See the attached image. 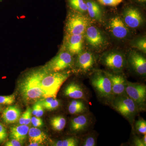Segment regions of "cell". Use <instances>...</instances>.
I'll return each instance as SVG.
<instances>
[{
  "label": "cell",
  "instance_id": "cell-1",
  "mask_svg": "<svg viewBox=\"0 0 146 146\" xmlns=\"http://www.w3.org/2000/svg\"><path fill=\"white\" fill-rule=\"evenodd\" d=\"M47 72L42 67L28 72L20 80L18 89L24 101L32 103L44 98L41 81Z\"/></svg>",
  "mask_w": 146,
  "mask_h": 146
},
{
  "label": "cell",
  "instance_id": "cell-2",
  "mask_svg": "<svg viewBox=\"0 0 146 146\" xmlns=\"http://www.w3.org/2000/svg\"><path fill=\"white\" fill-rule=\"evenodd\" d=\"M89 83L98 100L102 104L110 106L114 96L110 80L104 71H94L89 76Z\"/></svg>",
  "mask_w": 146,
  "mask_h": 146
},
{
  "label": "cell",
  "instance_id": "cell-3",
  "mask_svg": "<svg viewBox=\"0 0 146 146\" xmlns=\"http://www.w3.org/2000/svg\"><path fill=\"white\" fill-rule=\"evenodd\" d=\"M70 70L61 72H47L42 78L41 86L44 98H56L60 87L72 75Z\"/></svg>",
  "mask_w": 146,
  "mask_h": 146
},
{
  "label": "cell",
  "instance_id": "cell-4",
  "mask_svg": "<svg viewBox=\"0 0 146 146\" xmlns=\"http://www.w3.org/2000/svg\"><path fill=\"white\" fill-rule=\"evenodd\" d=\"M110 106L127 120L133 127L135 119L141 112L135 103L126 94L114 97Z\"/></svg>",
  "mask_w": 146,
  "mask_h": 146
},
{
  "label": "cell",
  "instance_id": "cell-5",
  "mask_svg": "<svg viewBox=\"0 0 146 146\" xmlns=\"http://www.w3.org/2000/svg\"><path fill=\"white\" fill-rule=\"evenodd\" d=\"M96 60L94 55L89 51L81 52L77 55L72 67L73 72L80 77H89L94 71Z\"/></svg>",
  "mask_w": 146,
  "mask_h": 146
},
{
  "label": "cell",
  "instance_id": "cell-6",
  "mask_svg": "<svg viewBox=\"0 0 146 146\" xmlns=\"http://www.w3.org/2000/svg\"><path fill=\"white\" fill-rule=\"evenodd\" d=\"M65 23V34L84 35L89 25L88 18L82 13L70 9Z\"/></svg>",
  "mask_w": 146,
  "mask_h": 146
},
{
  "label": "cell",
  "instance_id": "cell-7",
  "mask_svg": "<svg viewBox=\"0 0 146 146\" xmlns=\"http://www.w3.org/2000/svg\"><path fill=\"white\" fill-rule=\"evenodd\" d=\"M101 63L112 72L122 73L127 64L125 56L122 53L112 51L105 52L100 58Z\"/></svg>",
  "mask_w": 146,
  "mask_h": 146
},
{
  "label": "cell",
  "instance_id": "cell-8",
  "mask_svg": "<svg viewBox=\"0 0 146 146\" xmlns=\"http://www.w3.org/2000/svg\"><path fill=\"white\" fill-rule=\"evenodd\" d=\"M73 56L68 52L60 51L43 68L48 72L68 70L72 68L74 65V58Z\"/></svg>",
  "mask_w": 146,
  "mask_h": 146
},
{
  "label": "cell",
  "instance_id": "cell-9",
  "mask_svg": "<svg viewBox=\"0 0 146 146\" xmlns=\"http://www.w3.org/2000/svg\"><path fill=\"white\" fill-rule=\"evenodd\" d=\"M125 94L138 106L140 112L146 110V86L145 84L127 81Z\"/></svg>",
  "mask_w": 146,
  "mask_h": 146
},
{
  "label": "cell",
  "instance_id": "cell-10",
  "mask_svg": "<svg viewBox=\"0 0 146 146\" xmlns=\"http://www.w3.org/2000/svg\"><path fill=\"white\" fill-rule=\"evenodd\" d=\"M95 122V117L90 111L75 115L70 121V131L72 133L80 135L92 129Z\"/></svg>",
  "mask_w": 146,
  "mask_h": 146
},
{
  "label": "cell",
  "instance_id": "cell-11",
  "mask_svg": "<svg viewBox=\"0 0 146 146\" xmlns=\"http://www.w3.org/2000/svg\"><path fill=\"white\" fill-rule=\"evenodd\" d=\"M63 96L71 99H82L89 103L91 92L82 82L73 81L68 83L63 89Z\"/></svg>",
  "mask_w": 146,
  "mask_h": 146
},
{
  "label": "cell",
  "instance_id": "cell-12",
  "mask_svg": "<svg viewBox=\"0 0 146 146\" xmlns=\"http://www.w3.org/2000/svg\"><path fill=\"white\" fill-rule=\"evenodd\" d=\"M84 35L65 34L60 51H65L72 55H77L82 51Z\"/></svg>",
  "mask_w": 146,
  "mask_h": 146
},
{
  "label": "cell",
  "instance_id": "cell-13",
  "mask_svg": "<svg viewBox=\"0 0 146 146\" xmlns=\"http://www.w3.org/2000/svg\"><path fill=\"white\" fill-rule=\"evenodd\" d=\"M122 19L127 26L132 29L141 26L143 21L140 11L132 5H128L124 9Z\"/></svg>",
  "mask_w": 146,
  "mask_h": 146
},
{
  "label": "cell",
  "instance_id": "cell-14",
  "mask_svg": "<svg viewBox=\"0 0 146 146\" xmlns=\"http://www.w3.org/2000/svg\"><path fill=\"white\" fill-rule=\"evenodd\" d=\"M127 63L138 76L145 77L146 59L143 55L137 52H131L127 59Z\"/></svg>",
  "mask_w": 146,
  "mask_h": 146
},
{
  "label": "cell",
  "instance_id": "cell-15",
  "mask_svg": "<svg viewBox=\"0 0 146 146\" xmlns=\"http://www.w3.org/2000/svg\"><path fill=\"white\" fill-rule=\"evenodd\" d=\"M86 42L92 48L99 49L105 43V39L101 32L94 26H88L84 32Z\"/></svg>",
  "mask_w": 146,
  "mask_h": 146
},
{
  "label": "cell",
  "instance_id": "cell-16",
  "mask_svg": "<svg viewBox=\"0 0 146 146\" xmlns=\"http://www.w3.org/2000/svg\"><path fill=\"white\" fill-rule=\"evenodd\" d=\"M104 72L110 80L114 97L126 94L127 80L122 73H113L108 71Z\"/></svg>",
  "mask_w": 146,
  "mask_h": 146
},
{
  "label": "cell",
  "instance_id": "cell-17",
  "mask_svg": "<svg viewBox=\"0 0 146 146\" xmlns=\"http://www.w3.org/2000/svg\"><path fill=\"white\" fill-rule=\"evenodd\" d=\"M110 31L113 36L119 39L125 38L129 34L128 27L120 16H115L111 18L109 23Z\"/></svg>",
  "mask_w": 146,
  "mask_h": 146
},
{
  "label": "cell",
  "instance_id": "cell-18",
  "mask_svg": "<svg viewBox=\"0 0 146 146\" xmlns=\"http://www.w3.org/2000/svg\"><path fill=\"white\" fill-rule=\"evenodd\" d=\"M89 103L82 99H72L68 104V112L73 115H79L88 112L90 111Z\"/></svg>",
  "mask_w": 146,
  "mask_h": 146
},
{
  "label": "cell",
  "instance_id": "cell-19",
  "mask_svg": "<svg viewBox=\"0 0 146 146\" xmlns=\"http://www.w3.org/2000/svg\"><path fill=\"white\" fill-rule=\"evenodd\" d=\"M21 110L16 106H11L3 111L2 119L6 124H12L18 121L21 116Z\"/></svg>",
  "mask_w": 146,
  "mask_h": 146
},
{
  "label": "cell",
  "instance_id": "cell-20",
  "mask_svg": "<svg viewBox=\"0 0 146 146\" xmlns=\"http://www.w3.org/2000/svg\"><path fill=\"white\" fill-rule=\"evenodd\" d=\"M87 6V12L91 18L101 21L102 17V9L100 4L95 0H84Z\"/></svg>",
  "mask_w": 146,
  "mask_h": 146
},
{
  "label": "cell",
  "instance_id": "cell-21",
  "mask_svg": "<svg viewBox=\"0 0 146 146\" xmlns=\"http://www.w3.org/2000/svg\"><path fill=\"white\" fill-rule=\"evenodd\" d=\"M29 129L28 126L25 125L11 127L10 129V137L23 143L26 139Z\"/></svg>",
  "mask_w": 146,
  "mask_h": 146
},
{
  "label": "cell",
  "instance_id": "cell-22",
  "mask_svg": "<svg viewBox=\"0 0 146 146\" xmlns=\"http://www.w3.org/2000/svg\"><path fill=\"white\" fill-rule=\"evenodd\" d=\"M80 146H96L97 145L98 133L96 131L91 130L80 135Z\"/></svg>",
  "mask_w": 146,
  "mask_h": 146
},
{
  "label": "cell",
  "instance_id": "cell-23",
  "mask_svg": "<svg viewBox=\"0 0 146 146\" xmlns=\"http://www.w3.org/2000/svg\"><path fill=\"white\" fill-rule=\"evenodd\" d=\"M28 135L30 143H37L42 144L48 138L46 134L44 132L36 127L29 129Z\"/></svg>",
  "mask_w": 146,
  "mask_h": 146
},
{
  "label": "cell",
  "instance_id": "cell-24",
  "mask_svg": "<svg viewBox=\"0 0 146 146\" xmlns=\"http://www.w3.org/2000/svg\"><path fill=\"white\" fill-rule=\"evenodd\" d=\"M37 102L42 105L44 109L50 111L57 110L61 106V102L60 100L52 97L44 98Z\"/></svg>",
  "mask_w": 146,
  "mask_h": 146
},
{
  "label": "cell",
  "instance_id": "cell-25",
  "mask_svg": "<svg viewBox=\"0 0 146 146\" xmlns=\"http://www.w3.org/2000/svg\"><path fill=\"white\" fill-rule=\"evenodd\" d=\"M50 123L54 130L60 132L63 131L66 126L67 120L62 115H58L52 118Z\"/></svg>",
  "mask_w": 146,
  "mask_h": 146
},
{
  "label": "cell",
  "instance_id": "cell-26",
  "mask_svg": "<svg viewBox=\"0 0 146 146\" xmlns=\"http://www.w3.org/2000/svg\"><path fill=\"white\" fill-rule=\"evenodd\" d=\"M70 9L83 14L87 12V6L84 0H67Z\"/></svg>",
  "mask_w": 146,
  "mask_h": 146
},
{
  "label": "cell",
  "instance_id": "cell-27",
  "mask_svg": "<svg viewBox=\"0 0 146 146\" xmlns=\"http://www.w3.org/2000/svg\"><path fill=\"white\" fill-rule=\"evenodd\" d=\"M80 140L79 136H74L68 137L64 139L55 141L52 144L54 146H80Z\"/></svg>",
  "mask_w": 146,
  "mask_h": 146
},
{
  "label": "cell",
  "instance_id": "cell-28",
  "mask_svg": "<svg viewBox=\"0 0 146 146\" xmlns=\"http://www.w3.org/2000/svg\"><path fill=\"white\" fill-rule=\"evenodd\" d=\"M134 130L137 133L141 135L146 134V121L143 118H140L139 119L134 122L133 127Z\"/></svg>",
  "mask_w": 146,
  "mask_h": 146
},
{
  "label": "cell",
  "instance_id": "cell-29",
  "mask_svg": "<svg viewBox=\"0 0 146 146\" xmlns=\"http://www.w3.org/2000/svg\"><path fill=\"white\" fill-rule=\"evenodd\" d=\"M133 48L141 51V52L146 53V39L145 37H142L136 39L132 43Z\"/></svg>",
  "mask_w": 146,
  "mask_h": 146
},
{
  "label": "cell",
  "instance_id": "cell-30",
  "mask_svg": "<svg viewBox=\"0 0 146 146\" xmlns=\"http://www.w3.org/2000/svg\"><path fill=\"white\" fill-rule=\"evenodd\" d=\"M125 0H97L100 4L106 6L116 7Z\"/></svg>",
  "mask_w": 146,
  "mask_h": 146
},
{
  "label": "cell",
  "instance_id": "cell-31",
  "mask_svg": "<svg viewBox=\"0 0 146 146\" xmlns=\"http://www.w3.org/2000/svg\"><path fill=\"white\" fill-rule=\"evenodd\" d=\"M15 100V96L14 94L7 96H0V104H12Z\"/></svg>",
  "mask_w": 146,
  "mask_h": 146
},
{
  "label": "cell",
  "instance_id": "cell-32",
  "mask_svg": "<svg viewBox=\"0 0 146 146\" xmlns=\"http://www.w3.org/2000/svg\"><path fill=\"white\" fill-rule=\"evenodd\" d=\"M130 145L133 146H146L143 142L142 138H140L135 134H133V136L132 137Z\"/></svg>",
  "mask_w": 146,
  "mask_h": 146
},
{
  "label": "cell",
  "instance_id": "cell-33",
  "mask_svg": "<svg viewBox=\"0 0 146 146\" xmlns=\"http://www.w3.org/2000/svg\"><path fill=\"white\" fill-rule=\"evenodd\" d=\"M7 136L6 129L2 124L0 123V143L5 141Z\"/></svg>",
  "mask_w": 146,
  "mask_h": 146
},
{
  "label": "cell",
  "instance_id": "cell-34",
  "mask_svg": "<svg viewBox=\"0 0 146 146\" xmlns=\"http://www.w3.org/2000/svg\"><path fill=\"white\" fill-rule=\"evenodd\" d=\"M25 118L24 124L25 125H28L31 123L32 109L30 107H28L25 111Z\"/></svg>",
  "mask_w": 146,
  "mask_h": 146
},
{
  "label": "cell",
  "instance_id": "cell-35",
  "mask_svg": "<svg viewBox=\"0 0 146 146\" xmlns=\"http://www.w3.org/2000/svg\"><path fill=\"white\" fill-rule=\"evenodd\" d=\"M31 123L34 127H41L43 125L42 120L38 117H31Z\"/></svg>",
  "mask_w": 146,
  "mask_h": 146
},
{
  "label": "cell",
  "instance_id": "cell-36",
  "mask_svg": "<svg viewBox=\"0 0 146 146\" xmlns=\"http://www.w3.org/2000/svg\"><path fill=\"white\" fill-rule=\"evenodd\" d=\"M23 143L16 139H12L8 141L5 144V146H21L23 145Z\"/></svg>",
  "mask_w": 146,
  "mask_h": 146
},
{
  "label": "cell",
  "instance_id": "cell-37",
  "mask_svg": "<svg viewBox=\"0 0 146 146\" xmlns=\"http://www.w3.org/2000/svg\"><path fill=\"white\" fill-rule=\"evenodd\" d=\"M38 110H37V113L35 116L38 117H42V115H44V108L42 106V105L38 102Z\"/></svg>",
  "mask_w": 146,
  "mask_h": 146
},
{
  "label": "cell",
  "instance_id": "cell-38",
  "mask_svg": "<svg viewBox=\"0 0 146 146\" xmlns=\"http://www.w3.org/2000/svg\"><path fill=\"white\" fill-rule=\"evenodd\" d=\"M38 103L36 102L33 105L32 109V114L35 116L37 113V110H38Z\"/></svg>",
  "mask_w": 146,
  "mask_h": 146
},
{
  "label": "cell",
  "instance_id": "cell-39",
  "mask_svg": "<svg viewBox=\"0 0 146 146\" xmlns=\"http://www.w3.org/2000/svg\"><path fill=\"white\" fill-rule=\"evenodd\" d=\"M40 145V144L37 143H31L29 145V146H38Z\"/></svg>",
  "mask_w": 146,
  "mask_h": 146
},
{
  "label": "cell",
  "instance_id": "cell-40",
  "mask_svg": "<svg viewBox=\"0 0 146 146\" xmlns=\"http://www.w3.org/2000/svg\"><path fill=\"white\" fill-rule=\"evenodd\" d=\"M136 2L140 3L141 4L145 3L146 0H135Z\"/></svg>",
  "mask_w": 146,
  "mask_h": 146
},
{
  "label": "cell",
  "instance_id": "cell-41",
  "mask_svg": "<svg viewBox=\"0 0 146 146\" xmlns=\"http://www.w3.org/2000/svg\"><path fill=\"white\" fill-rule=\"evenodd\" d=\"M142 140H143L144 143L146 145V135H143V137H142Z\"/></svg>",
  "mask_w": 146,
  "mask_h": 146
},
{
  "label": "cell",
  "instance_id": "cell-42",
  "mask_svg": "<svg viewBox=\"0 0 146 146\" xmlns=\"http://www.w3.org/2000/svg\"><path fill=\"white\" fill-rule=\"evenodd\" d=\"M1 106H0V111H1Z\"/></svg>",
  "mask_w": 146,
  "mask_h": 146
}]
</instances>
